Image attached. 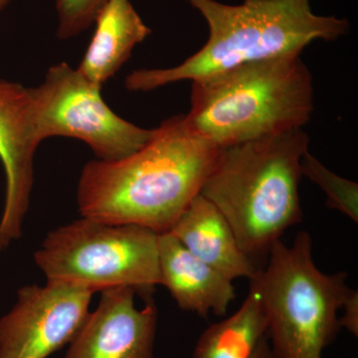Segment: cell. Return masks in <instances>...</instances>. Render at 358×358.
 Returning <instances> with one entry per match:
<instances>
[{"label": "cell", "instance_id": "obj_1", "mask_svg": "<svg viewBox=\"0 0 358 358\" xmlns=\"http://www.w3.org/2000/svg\"><path fill=\"white\" fill-rule=\"evenodd\" d=\"M222 150L193 131L185 115L169 117L134 154L84 166L77 192L80 213L169 232L201 192Z\"/></svg>", "mask_w": 358, "mask_h": 358}, {"label": "cell", "instance_id": "obj_2", "mask_svg": "<svg viewBox=\"0 0 358 358\" xmlns=\"http://www.w3.org/2000/svg\"><path fill=\"white\" fill-rule=\"evenodd\" d=\"M186 1L206 20V43L176 67L134 71L124 83L129 91H152L246 63L301 54L315 40L336 41L350 31L345 18L313 13L310 0H242L237 6L216 0Z\"/></svg>", "mask_w": 358, "mask_h": 358}, {"label": "cell", "instance_id": "obj_3", "mask_svg": "<svg viewBox=\"0 0 358 358\" xmlns=\"http://www.w3.org/2000/svg\"><path fill=\"white\" fill-rule=\"evenodd\" d=\"M310 138L301 129L224 148L200 194L229 222L252 259L303 219L299 185Z\"/></svg>", "mask_w": 358, "mask_h": 358}, {"label": "cell", "instance_id": "obj_4", "mask_svg": "<svg viewBox=\"0 0 358 358\" xmlns=\"http://www.w3.org/2000/svg\"><path fill=\"white\" fill-rule=\"evenodd\" d=\"M186 124L220 148L293 129L310 121L313 77L301 54L246 63L192 82Z\"/></svg>", "mask_w": 358, "mask_h": 358}, {"label": "cell", "instance_id": "obj_5", "mask_svg": "<svg viewBox=\"0 0 358 358\" xmlns=\"http://www.w3.org/2000/svg\"><path fill=\"white\" fill-rule=\"evenodd\" d=\"M265 270L251 279L260 289L267 338L275 358H322L341 331L338 313L350 289L345 272L326 274L315 266L307 231L288 246L275 242Z\"/></svg>", "mask_w": 358, "mask_h": 358}, {"label": "cell", "instance_id": "obj_6", "mask_svg": "<svg viewBox=\"0 0 358 358\" xmlns=\"http://www.w3.org/2000/svg\"><path fill=\"white\" fill-rule=\"evenodd\" d=\"M159 233L82 217L51 231L34 254L47 281L92 292L133 287L148 294L160 285Z\"/></svg>", "mask_w": 358, "mask_h": 358}, {"label": "cell", "instance_id": "obj_7", "mask_svg": "<svg viewBox=\"0 0 358 358\" xmlns=\"http://www.w3.org/2000/svg\"><path fill=\"white\" fill-rule=\"evenodd\" d=\"M101 90L67 63L52 66L43 82L31 88L40 143L53 136L77 138L101 160L122 159L143 148L155 129L141 128L119 117L103 100Z\"/></svg>", "mask_w": 358, "mask_h": 358}, {"label": "cell", "instance_id": "obj_8", "mask_svg": "<svg viewBox=\"0 0 358 358\" xmlns=\"http://www.w3.org/2000/svg\"><path fill=\"white\" fill-rule=\"evenodd\" d=\"M94 292L47 281L18 289L17 301L0 319V358H48L79 333Z\"/></svg>", "mask_w": 358, "mask_h": 358}, {"label": "cell", "instance_id": "obj_9", "mask_svg": "<svg viewBox=\"0 0 358 358\" xmlns=\"http://www.w3.org/2000/svg\"><path fill=\"white\" fill-rule=\"evenodd\" d=\"M39 145L33 122L31 88L0 79V160L6 176L0 252L22 234L34 180V155Z\"/></svg>", "mask_w": 358, "mask_h": 358}, {"label": "cell", "instance_id": "obj_10", "mask_svg": "<svg viewBox=\"0 0 358 358\" xmlns=\"http://www.w3.org/2000/svg\"><path fill=\"white\" fill-rule=\"evenodd\" d=\"M138 292L133 287L102 291L64 358H155L157 306L150 299L136 307Z\"/></svg>", "mask_w": 358, "mask_h": 358}, {"label": "cell", "instance_id": "obj_11", "mask_svg": "<svg viewBox=\"0 0 358 358\" xmlns=\"http://www.w3.org/2000/svg\"><path fill=\"white\" fill-rule=\"evenodd\" d=\"M159 260L160 285L185 312L222 317L236 298L232 281L190 253L173 233L159 235Z\"/></svg>", "mask_w": 358, "mask_h": 358}, {"label": "cell", "instance_id": "obj_12", "mask_svg": "<svg viewBox=\"0 0 358 358\" xmlns=\"http://www.w3.org/2000/svg\"><path fill=\"white\" fill-rule=\"evenodd\" d=\"M190 253L216 268L228 279L247 278L258 273L255 263L242 250L225 216L203 195L186 207L171 231Z\"/></svg>", "mask_w": 358, "mask_h": 358}, {"label": "cell", "instance_id": "obj_13", "mask_svg": "<svg viewBox=\"0 0 358 358\" xmlns=\"http://www.w3.org/2000/svg\"><path fill=\"white\" fill-rule=\"evenodd\" d=\"M94 23L95 32L77 70L102 88L152 29L141 20L131 0H108Z\"/></svg>", "mask_w": 358, "mask_h": 358}, {"label": "cell", "instance_id": "obj_14", "mask_svg": "<svg viewBox=\"0 0 358 358\" xmlns=\"http://www.w3.org/2000/svg\"><path fill=\"white\" fill-rule=\"evenodd\" d=\"M268 322L260 289L250 280L248 296L236 313L211 324L199 336L192 358H252L267 338Z\"/></svg>", "mask_w": 358, "mask_h": 358}, {"label": "cell", "instance_id": "obj_15", "mask_svg": "<svg viewBox=\"0 0 358 358\" xmlns=\"http://www.w3.org/2000/svg\"><path fill=\"white\" fill-rule=\"evenodd\" d=\"M301 176H307L326 193L329 208L339 211L358 223V185L341 178L308 152L301 159Z\"/></svg>", "mask_w": 358, "mask_h": 358}, {"label": "cell", "instance_id": "obj_16", "mask_svg": "<svg viewBox=\"0 0 358 358\" xmlns=\"http://www.w3.org/2000/svg\"><path fill=\"white\" fill-rule=\"evenodd\" d=\"M108 0H56L57 37L68 40L76 37L94 24L98 13Z\"/></svg>", "mask_w": 358, "mask_h": 358}, {"label": "cell", "instance_id": "obj_17", "mask_svg": "<svg viewBox=\"0 0 358 358\" xmlns=\"http://www.w3.org/2000/svg\"><path fill=\"white\" fill-rule=\"evenodd\" d=\"M341 310L343 315L339 319V327L345 329L353 336H358V293L357 289H350Z\"/></svg>", "mask_w": 358, "mask_h": 358}, {"label": "cell", "instance_id": "obj_18", "mask_svg": "<svg viewBox=\"0 0 358 358\" xmlns=\"http://www.w3.org/2000/svg\"><path fill=\"white\" fill-rule=\"evenodd\" d=\"M252 358H275L272 350H271L267 338L263 339L262 343L258 346Z\"/></svg>", "mask_w": 358, "mask_h": 358}, {"label": "cell", "instance_id": "obj_19", "mask_svg": "<svg viewBox=\"0 0 358 358\" xmlns=\"http://www.w3.org/2000/svg\"><path fill=\"white\" fill-rule=\"evenodd\" d=\"M13 0H0V13L4 10L10 4Z\"/></svg>", "mask_w": 358, "mask_h": 358}]
</instances>
